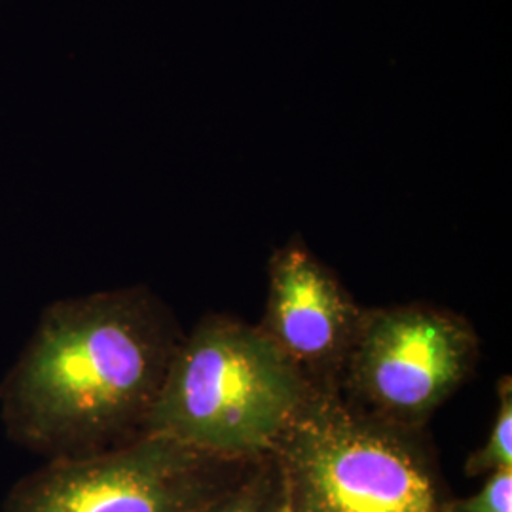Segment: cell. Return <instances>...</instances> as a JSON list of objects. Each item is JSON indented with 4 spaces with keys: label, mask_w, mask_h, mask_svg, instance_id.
I'll return each mask as SVG.
<instances>
[{
    "label": "cell",
    "mask_w": 512,
    "mask_h": 512,
    "mask_svg": "<svg viewBox=\"0 0 512 512\" xmlns=\"http://www.w3.org/2000/svg\"><path fill=\"white\" fill-rule=\"evenodd\" d=\"M181 340L171 311L143 287L57 300L0 382L8 437L50 459L137 437Z\"/></svg>",
    "instance_id": "cell-1"
},
{
    "label": "cell",
    "mask_w": 512,
    "mask_h": 512,
    "mask_svg": "<svg viewBox=\"0 0 512 512\" xmlns=\"http://www.w3.org/2000/svg\"><path fill=\"white\" fill-rule=\"evenodd\" d=\"M308 393L262 330L215 315L183 336L141 433L256 461L272 454Z\"/></svg>",
    "instance_id": "cell-2"
},
{
    "label": "cell",
    "mask_w": 512,
    "mask_h": 512,
    "mask_svg": "<svg viewBox=\"0 0 512 512\" xmlns=\"http://www.w3.org/2000/svg\"><path fill=\"white\" fill-rule=\"evenodd\" d=\"M285 512H450L452 495L421 429L310 391L272 450Z\"/></svg>",
    "instance_id": "cell-3"
},
{
    "label": "cell",
    "mask_w": 512,
    "mask_h": 512,
    "mask_svg": "<svg viewBox=\"0 0 512 512\" xmlns=\"http://www.w3.org/2000/svg\"><path fill=\"white\" fill-rule=\"evenodd\" d=\"M253 463L139 433L101 452L50 459L19 480L2 512H194Z\"/></svg>",
    "instance_id": "cell-4"
},
{
    "label": "cell",
    "mask_w": 512,
    "mask_h": 512,
    "mask_svg": "<svg viewBox=\"0 0 512 512\" xmlns=\"http://www.w3.org/2000/svg\"><path fill=\"white\" fill-rule=\"evenodd\" d=\"M476 357L475 330L452 311L363 310L338 395L368 416L421 429L469 378Z\"/></svg>",
    "instance_id": "cell-5"
},
{
    "label": "cell",
    "mask_w": 512,
    "mask_h": 512,
    "mask_svg": "<svg viewBox=\"0 0 512 512\" xmlns=\"http://www.w3.org/2000/svg\"><path fill=\"white\" fill-rule=\"evenodd\" d=\"M258 325L317 393H338L363 308L302 239L275 249Z\"/></svg>",
    "instance_id": "cell-6"
},
{
    "label": "cell",
    "mask_w": 512,
    "mask_h": 512,
    "mask_svg": "<svg viewBox=\"0 0 512 512\" xmlns=\"http://www.w3.org/2000/svg\"><path fill=\"white\" fill-rule=\"evenodd\" d=\"M194 512H285L283 482L274 456L256 459L236 484Z\"/></svg>",
    "instance_id": "cell-7"
},
{
    "label": "cell",
    "mask_w": 512,
    "mask_h": 512,
    "mask_svg": "<svg viewBox=\"0 0 512 512\" xmlns=\"http://www.w3.org/2000/svg\"><path fill=\"white\" fill-rule=\"evenodd\" d=\"M497 397V414L492 431L465 463V475L469 478L512 469V384L509 376L499 380Z\"/></svg>",
    "instance_id": "cell-8"
},
{
    "label": "cell",
    "mask_w": 512,
    "mask_h": 512,
    "mask_svg": "<svg viewBox=\"0 0 512 512\" xmlns=\"http://www.w3.org/2000/svg\"><path fill=\"white\" fill-rule=\"evenodd\" d=\"M450 512H512V469L486 476L476 494L452 499Z\"/></svg>",
    "instance_id": "cell-9"
}]
</instances>
